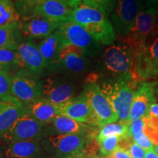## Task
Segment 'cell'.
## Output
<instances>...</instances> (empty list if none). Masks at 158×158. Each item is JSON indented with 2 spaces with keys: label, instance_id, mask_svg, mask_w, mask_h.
Here are the masks:
<instances>
[{
  "label": "cell",
  "instance_id": "obj_9",
  "mask_svg": "<svg viewBox=\"0 0 158 158\" xmlns=\"http://www.w3.org/2000/svg\"><path fill=\"white\" fill-rule=\"evenodd\" d=\"M85 140L79 134H54L47 140L48 149L57 158H70L81 152L84 149Z\"/></svg>",
  "mask_w": 158,
  "mask_h": 158
},
{
  "label": "cell",
  "instance_id": "obj_46",
  "mask_svg": "<svg viewBox=\"0 0 158 158\" xmlns=\"http://www.w3.org/2000/svg\"><path fill=\"white\" fill-rule=\"evenodd\" d=\"M157 94H158V89H157Z\"/></svg>",
  "mask_w": 158,
  "mask_h": 158
},
{
  "label": "cell",
  "instance_id": "obj_31",
  "mask_svg": "<svg viewBox=\"0 0 158 158\" xmlns=\"http://www.w3.org/2000/svg\"><path fill=\"white\" fill-rule=\"evenodd\" d=\"M12 86V76L9 73L0 70V100L10 98Z\"/></svg>",
  "mask_w": 158,
  "mask_h": 158
},
{
  "label": "cell",
  "instance_id": "obj_32",
  "mask_svg": "<svg viewBox=\"0 0 158 158\" xmlns=\"http://www.w3.org/2000/svg\"><path fill=\"white\" fill-rule=\"evenodd\" d=\"M83 2L100 10L108 15L114 12L116 0H83Z\"/></svg>",
  "mask_w": 158,
  "mask_h": 158
},
{
  "label": "cell",
  "instance_id": "obj_28",
  "mask_svg": "<svg viewBox=\"0 0 158 158\" xmlns=\"http://www.w3.org/2000/svg\"><path fill=\"white\" fill-rule=\"evenodd\" d=\"M16 66H19L17 50L0 48V70L8 73V70Z\"/></svg>",
  "mask_w": 158,
  "mask_h": 158
},
{
  "label": "cell",
  "instance_id": "obj_7",
  "mask_svg": "<svg viewBox=\"0 0 158 158\" xmlns=\"http://www.w3.org/2000/svg\"><path fill=\"white\" fill-rule=\"evenodd\" d=\"M142 10L141 4L138 0H116L111 15V23L116 34L120 37L126 36Z\"/></svg>",
  "mask_w": 158,
  "mask_h": 158
},
{
  "label": "cell",
  "instance_id": "obj_18",
  "mask_svg": "<svg viewBox=\"0 0 158 158\" xmlns=\"http://www.w3.org/2000/svg\"><path fill=\"white\" fill-rule=\"evenodd\" d=\"M135 76L137 83H143L158 77V65L154 62L148 54L146 47L142 48L135 56Z\"/></svg>",
  "mask_w": 158,
  "mask_h": 158
},
{
  "label": "cell",
  "instance_id": "obj_15",
  "mask_svg": "<svg viewBox=\"0 0 158 158\" xmlns=\"http://www.w3.org/2000/svg\"><path fill=\"white\" fill-rule=\"evenodd\" d=\"M85 56L86 54L82 49L73 45H64L54 64L71 73L80 74L86 69L87 62Z\"/></svg>",
  "mask_w": 158,
  "mask_h": 158
},
{
  "label": "cell",
  "instance_id": "obj_20",
  "mask_svg": "<svg viewBox=\"0 0 158 158\" xmlns=\"http://www.w3.org/2000/svg\"><path fill=\"white\" fill-rule=\"evenodd\" d=\"M27 108L29 114L43 124L51 123L57 115H59V106L43 98L28 103Z\"/></svg>",
  "mask_w": 158,
  "mask_h": 158
},
{
  "label": "cell",
  "instance_id": "obj_10",
  "mask_svg": "<svg viewBox=\"0 0 158 158\" xmlns=\"http://www.w3.org/2000/svg\"><path fill=\"white\" fill-rule=\"evenodd\" d=\"M19 66L31 73L38 76L42 73L48 64L43 56L38 46L32 40H23L17 49Z\"/></svg>",
  "mask_w": 158,
  "mask_h": 158
},
{
  "label": "cell",
  "instance_id": "obj_35",
  "mask_svg": "<svg viewBox=\"0 0 158 158\" xmlns=\"http://www.w3.org/2000/svg\"><path fill=\"white\" fill-rule=\"evenodd\" d=\"M127 150L132 158H145L147 152L146 150L134 141H132L129 144Z\"/></svg>",
  "mask_w": 158,
  "mask_h": 158
},
{
  "label": "cell",
  "instance_id": "obj_25",
  "mask_svg": "<svg viewBox=\"0 0 158 158\" xmlns=\"http://www.w3.org/2000/svg\"><path fill=\"white\" fill-rule=\"evenodd\" d=\"M54 127L61 134H79L82 135L88 127L84 123L76 121L68 116L57 115L52 122Z\"/></svg>",
  "mask_w": 158,
  "mask_h": 158
},
{
  "label": "cell",
  "instance_id": "obj_43",
  "mask_svg": "<svg viewBox=\"0 0 158 158\" xmlns=\"http://www.w3.org/2000/svg\"><path fill=\"white\" fill-rule=\"evenodd\" d=\"M152 3L154 5V6L152 7V8L155 10L158 14V0H152Z\"/></svg>",
  "mask_w": 158,
  "mask_h": 158
},
{
  "label": "cell",
  "instance_id": "obj_17",
  "mask_svg": "<svg viewBox=\"0 0 158 158\" xmlns=\"http://www.w3.org/2000/svg\"><path fill=\"white\" fill-rule=\"evenodd\" d=\"M59 114L81 123H89L92 116V110L84 92L59 106Z\"/></svg>",
  "mask_w": 158,
  "mask_h": 158
},
{
  "label": "cell",
  "instance_id": "obj_4",
  "mask_svg": "<svg viewBox=\"0 0 158 158\" xmlns=\"http://www.w3.org/2000/svg\"><path fill=\"white\" fill-rule=\"evenodd\" d=\"M157 13L155 10L150 8L142 10L138 15L133 28L121 40L131 48L134 56L144 47L149 36L152 32L157 19Z\"/></svg>",
  "mask_w": 158,
  "mask_h": 158
},
{
  "label": "cell",
  "instance_id": "obj_38",
  "mask_svg": "<svg viewBox=\"0 0 158 158\" xmlns=\"http://www.w3.org/2000/svg\"><path fill=\"white\" fill-rule=\"evenodd\" d=\"M148 115L157 116V117H158V104L153 103L150 106Z\"/></svg>",
  "mask_w": 158,
  "mask_h": 158
},
{
  "label": "cell",
  "instance_id": "obj_14",
  "mask_svg": "<svg viewBox=\"0 0 158 158\" xmlns=\"http://www.w3.org/2000/svg\"><path fill=\"white\" fill-rule=\"evenodd\" d=\"M21 25L23 36L32 40L45 38L57 30L62 23L55 22L40 14H35L25 19Z\"/></svg>",
  "mask_w": 158,
  "mask_h": 158
},
{
  "label": "cell",
  "instance_id": "obj_41",
  "mask_svg": "<svg viewBox=\"0 0 158 158\" xmlns=\"http://www.w3.org/2000/svg\"><path fill=\"white\" fill-rule=\"evenodd\" d=\"M69 3L70 4V5H72L74 8H76V7L81 4L83 2V0H67Z\"/></svg>",
  "mask_w": 158,
  "mask_h": 158
},
{
  "label": "cell",
  "instance_id": "obj_12",
  "mask_svg": "<svg viewBox=\"0 0 158 158\" xmlns=\"http://www.w3.org/2000/svg\"><path fill=\"white\" fill-rule=\"evenodd\" d=\"M152 83L143 82L138 84L134 92L133 102L129 116L130 123L138 118L147 116L149 113V107L152 104L155 103V92Z\"/></svg>",
  "mask_w": 158,
  "mask_h": 158
},
{
  "label": "cell",
  "instance_id": "obj_34",
  "mask_svg": "<svg viewBox=\"0 0 158 158\" xmlns=\"http://www.w3.org/2000/svg\"><path fill=\"white\" fill-rule=\"evenodd\" d=\"M132 138L134 142H135L146 151H150V150L154 149L155 146H154L152 141L144 133L135 134Z\"/></svg>",
  "mask_w": 158,
  "mask_h": 158
},
{
  "label": "cell",
  "instance_id": "obj_27",
  "mask_svg": "<svg viewBox=\"0 0 158 158\" xmlns=\"http://www.w3.org/2000/svg\"><path fill=\"white\" fill-rule=\"evenodd\" d=\"M128 127H129V124L121 122L106 124L100 129L98 135L97 136V141L98 142L105 138L113 135H117L123 138L129 137Z\"/></svg>",
  "mask_w": 158,
  "mask_h": 158
},
{
  "label": "cell",
  "instance_id": "obj_8",
  "mask_svg": "<svg viewBox=\"0 0 158 158\" xmlns=\"http://www.w3.org/2000/svg\"><path fill=\"white\" fill-rule=\"evenodd\" d=\"M43 125L27 112L18 118L11 129L2 138L10 143L20 141H36L42 133Z\"/></svg>",
  "mask_w": 158,
  "mask_h": 158
},
{
  "label": "cell",
  "instance_id": "obj_45",
  "mask_svg": "<svg viewBox=\"0 0 158 158\" xmlns=\"http://www.w3.org/2000/svg\"><path fill=\"white\" fill-rule=\"evenodd\" d=\"M92 158H100V157H92Z\"/></svg>",
  "mask_w": 158,
  "mask_h": 158
},
{
  "label": "cell",
  "instance_id": "obj_11",
  "mask_svg": "<svg viewBox=\"0 0 158 158\" xmlns=\"http://www.w3.org/2000/svg\"><path fill=\"white\" fill-rule=\"evenodd\" d=\"M43 81L42 98L60 106L73 98L74 86L68 81L48 78Z\"/></svg>",
  "mask_w": 158,
  "mask_h": 158
},
{
  "label": "cell",
  "instance_id": "obj_13",
  "mask_svg": "<svg viewBox=\"0 0 158 158\" xmlns=\"http://www.w3.org/2000/svg\"><path fill=\"white\" fill-rule=\"evenodd\" d=\"M27 112V106L15 97L0 100V138L11 129L18 118Z\"/></svg>",
  "mask_w": 158,
  "mask_h": 158
},
{
  "label": "cell",
  "instance_id": "obj_44",
  "mask_svg": "<svg viewBox=\"0 0 158 158\" xmlns=\"http://www.w3.org/2000/svg\"><path fill=\"white\" fill-rule=\"evenodd\" d=\"M153 150L156 153L158 154V146H155V147H154V149Z\"/></svg>",
  "mask_w": 158,
  "mask_h": 158
},
{
  "label": "cell",
  "instance_id": "obj_24",
  "mask_svg": "<svg viewBox=\"0 0 158 158\" xmlns=\"http://www.w3.org/2000/svg\"><path fill=\"white\" fill-rule=\"evenodd\" d=\"M40 145L37 141H20L11 143L5 152L7 158H34L38 155Z\"/></svg>",
  "mask_w": 158,
  "mask_h": 158
},
{
  "label": "cell",
  "instance_id": "obj_26",
  "mask_svg": "<svg viewBox=\"0 0 158 158\" xmlns=\"http://www.w3.org/2000/svg\"><path fill=\"white\" fill-rule=\"evenodd\" d=\"M20 16L13 0H0V28L19 22Z\"/></svg>",
  "mask_w": 158,
  "mask_h": 158
},
{
  "label": "cell",
  "instance_id": "obj_21",
  "mask_svg": "<svg viewBox=\"0 0 158 158\" xmlns=\"http://www.w3.org/2000/svg\"><path fill=\"white\" fill-rule=\"evenodd\" d=\"M37 46L49 66L56 62L59 53L64 45L61 36L58 31H56L49 36L43 38Z\"/></svg>",
  "mask_w": 158,
  "mask_h": 158
},
{
  "label": "cell",
  "instance_id": "obj_16",
  "mask_svg": "<svg viewBox=\"0 0 158 158\" xmlns=\"http://www.w3.org/2000/svg\"><path fill=\"white\" fill-rule=\"evenodd\" d=\"M74 9L67 0H45L33 15L40 14L55 22L64 23L69 21Z\"/></svg>",
  "mask_w": 158,
  "mask_h": 158
},
{
  "label": "cell",
  "instance_id": "obj_5",
  "mask_svg": "<svg viewBox=\"0 0 158 158\" xmlns=\"http://www.w3.org/2000/svg\"><path fill=\"white\" fill-rule=\"evenodd\" d=\"M11 94L23 103H30L42 98L43 81L37 75L23 69L12 76Z\"/></svg>",
  "mask_w": 158,
  "mask_h": 158
},
{
  "label": "cell",
  "instance_id": "obj_40",
  "mask_svg": "<svg viewBox=\"0 0 158 158\" xmlns=\"http://www.w3.org/2000/svg\"><path fill=\"white\" fill-rule=\"evenodd\" d=\"M145 158H158V154L156 153L154 150L147 151Z\"/></svg>",
  "mask_w": 158,
  "mask_h": 158
},
{
  "label": "cell",
  "instance_id": "obj_23",
  "mask_svg": "<svg viewBox=\"0 0 158 158\" xmlns=\"http://www.w3.org/2000/svg\"><path fill=\"white\" fill-rule=\"evenodd\" d=\"M84 27L99 43L103 45L113 44L116 38V33L110 21L92 23Z\"/></svg>",
  "mask_w": 158,
  "mask_h": 158
},
{
  "label": "cell",
  "instance_id": "obj_19",
  "mask_svg": "<svg viewBox=\"0 0 158 158\" xmlns=\"http://www.w3.org/2000/svg\"><path fill=\"white\" fill-rule=\"evenodd\" d=\"M109 21L108 15L95 7L84 2L76 7L73 12L69 21H73L83 27L92 23L105 22Z\"/></svg>",
  "mask_w": 158,
  "mask_h": 158
},
{
  "label": "cell",
  "instance_id": "obj_37",
  "mask_svg": "<svg viewBox=\"0 0 158 158\" xmlns=\"http://www.w3.org/2000/svg\"><path fill=\"white\" fill-rule=\"evenodd\" d=\"M102 158H132L127 150L118 147L115 151L109 155L104 156Z\"/></svg>",
  "mask_w": 158,
  "mask_h": 158
},
{
  "label": "cell",
  "instance_id": "obj_6",
  "mask_svg": "<svg viewBox=\"0 0 158 158\" xmlns=\"http://www.w3.org/2000/svg\"><path fill=\"white\" fill-rule=\"evenodd\" d=\"M63 45H73L82 49L86 54H92L98 51L99 43L91 36L82 25L73 21L62 23L57 29Z\"/></svg>",
  "mask_w": 158,
  "mask_h": 158
},
{
  "label": "cell",
  "instance_id": "obj_39",
  "mask_svg": "<svg viewBox=\"0 0 158 158\" xmlns=\"http://www.w3.org/2000/svg\"><path fill=\"white\" fill-rule=\"evenodd\" d=\"M90 157H91V155L89 153V152H85L84 149L81 152H80L77 155L70 158H91Z\"/></svg>",
  "mask_w": 158,
  "mask_h": 158
},
{
  "label": "cell",
  "instance_id": "obj_29",
  "mask_svg": "<svg viewBox=\"0 0 158 158\" xmlns=\"http://www.w3.org/2000/svg\"><path fill=\"white\" fill-rule=\"evenodd\" d=\"M45 0H15L18 13L24 19H28L34 14L35 11Z\"/></svg>",
  "mask_w": 158,
  "mask_h": 158
},
{
  "label": "cell",
  "instance_id": "obj_3",
  "mask_svg": "<svg viewBox=\"0 0 158 158\" xmlns=\"http://www.w3.org/2000/svg\"><path fill=\"white\" fill-rule=\"evenodd\" d=\"M102 62L105 69L117 78L132 74L134 78L135 57L133 50L125 43L111 45L106 48Z\"/></svg>",
  "mask_w": 158,
  "mask_h": 158
},
{
  "label": "cell",
  "instance_id": "obj_30",
  "mask_svg": "<svg viewBox=\"0 0 158 158\" xmlns=\"http://www.w3.org/2000/svg\"><path fill=\"white\" fill-rule=\"evenodd\" d=\"M122 138L117 135L108 136L98 141L100 153L103 156L109 155L119 147Z\"/></svg>",
  "mask_w": 158,
  "mask_h": 158
},
{
  "label": "cell",
  "instance_id": "obj_36",
  "mask_svg": "<svg viewBox=\"0 0 158 158\" xmlns=\"http://www.w3.org/2000/svg\"><path fill=\"white\" fill-rule=\"evenodd\" d=\"M147 50L152 59L158 65V35L147 45Z\"/></svg>",
  "mask_w": 158,
  "mask_h": 158
},
{
  "label": "cell",
  "instance_id": "obj_1",
  "mask_svg": "<svg viewBox=\"0 0 158 158\" xmlns=\"http://www.w3.org/2000/svg\"><path fill=\"white\" fill-rule=\"evenodd\" d=\"M141 84V83H140ZM139 84L132 74L118 77L116 80L107 81L100 86L102 92L117 114L118 121L128 123L134 92Z\"/></svg>",
  "mask_w": 158,
  "mask_h": 158
},
{
  "label": "cell",
  "instance_id": "obj_22",
  "mask_svg": "<svg viewBox=\"0 0 158 158\" xmlns=\"http://www.w3.org/2000/svg\"><path fill=\"white\" fill-rule=\"evenodd\" d=\"M23 41L20 21L0 28V48L17 50Z\"/></svg>",
  "mask_w": 158,
  "mask_h": 158
},
{
  "label": "cell",
  "instance_id": "obj_42",
  "mask_svg": "<svg viewBox=\"0 0 158 158\" xmlns=\"http://www.w3.org/2000/svg\"><path fill=\"white\" fill-rule=\"evenodd\" d=\"M158 35V17H157V22H156L155 25V27H154L153 29V31L152 32L151 35H150V37H155Z\"/></svg>",
  "mask_w": 158,
  "mask_h": 158
},
{
  "label": "cell",
  "instance_id": "obj_2",
  "mask_svg": "<svg viewBox=\"0 0 158 158\" xmlns=\"http://www.w3.org/2000/svg\"><path fill=\"white\" fill-rule=\"evenodd\" d=\"M84 92L92 110L89 124L101 128L106 124L118 121L117 114L98 84L90 82L86 86Z\"/></svg>",
  "mask_w": 158,
  "mask_h": 158
},
{
  "label": "cell",
  "instance_id": "obj_33",
  "mask_svg": "<svg viewBox=\"0 0 158 158\" xmlns=\"http://www.w3.org/2000/svg\"><path fill=\"white\" fill-rule=\"evenodd\" d=\"M147 116L138 118V119L130 122L129 124V127H128V136L132 138L135 134L143 133L146 127H147Z\"/></svg>",
  "mask_w": 158,
  "mask_h": 158
}]
</instances>
